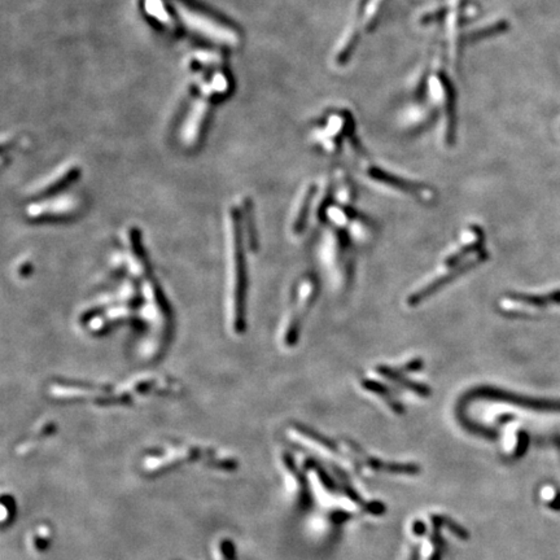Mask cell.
Masks as SVG:
<instances>
[{"instance_id":"cell-4","label":"cell","mask_w":560,"mask_h":560,"mask_svg":"<svg viewBox=\"0 0 560 560\" xmlns=\"http://www.w3.org/2000/svg\"><path fill=\"white\" fill-rule=\"evenodd\" d=\"M389 1L390 0H361V5L354 17L361 23L363 32L373 30Z\"/></svg>"},{"instance_id":"cell-5","label":"cell","mask_w":560,"mask_h":560,"mask_svg":"<svg viewBox=\"0 0 560 560\" xmlns=\"http://www.w3.org/2000/svg\"><path fill=\"white\" fill-rule=\"evenodd\" d=\"M74 178H75L74 169H70L68 172H60L58 174L54 175V178L46 179L43 183L40 182L38 186L35 187L33 195L36 198H42V196L45 198L46 195H49L51 192H56L58 188L65 186Z\"/></svg>"},{"instance_id":"cell-1","label":"cell","mask_w":560,"mask_h":560,"mask_svg":"<svg viewBox=\"0 0 560 560\" xmlns=\"http://www.w3.org/2000/svg\"><path fill=\"white\" fill-rule=\"evenodd\" d=\"M227 323L233 334L239 335L245 327V271L244 239L240 213L231 208L227 214Z\"/></svg>"},{"instance_id":"cell-6","label":"cell","mask_w":560,"mask_h":560,"mask_svg":"<svg viewBox=\"0 0 560 560\" xmlns=\"http://www.w3.org/2000/svg\"><path fill=\"white\" fill-rule=\"evenodd\" d=\"M369 174L371 175V178H375L376 180H380V182H384L386 185H392V186L397 187V188H401L402 191H406V192L418 194V191H419V187H417V185H412V183L406 182L404 179H399V178L393 176V175L388 174V173H385L384 170L377 169V167H371Z\"/></svg>"},{"instance_id":"cell-2","label":"cell","mask_w":560,"mask_h":560,"mask_svg":"<svg viewBox=\"0 0 560 560\" xmlns=\"http://www.w3.org/2000/svg\"><path fill=\"white\" fill-rule=\"evenodd\" d=\"M427 89L431 103L437 115L441 116L443 139L449 145L453 144L455 138V91L454 86L449 78V74L439 62L433 67L428 78Z\"/></svg>"},{"instance_id":"cell-3","label":"cell","mask_w":560,"mask_h":560,"mask_svg":"<svg viewBox=\"0 0 560 560\" xmlns=\"http://www.w3.org/2000/svg\"><path fill=\"white\" fill-rule=\"evenodd\" d=\"M80 209L81 202L75 198H47L30 204L26 209V215L33 221H56L71 218Z\"/></svg>"},{"instance_id":"cell-7","label":"cell","mask_w":560,"mask_h":560,"mask_svg":"<svg viewBox=\"0 0 560 560\" xmlns=\"http://www.w3.org/2000/svg\"><path fill=\"white\" fill-rule=\"evenodd\" d=\"M465 4L466 0H445L443 19H465Z\"/></svg>"}]
</instances>
